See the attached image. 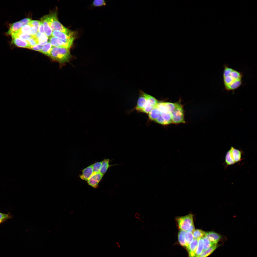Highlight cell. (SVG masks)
I'll list each match as a JSON object with an SVG mask.
<instances>
[{"label":"cell","instance_id":"cell-9","mask_svg":"<svg viewBox=\"0 0 257 257\" xmlns=\"http://www.w3.org/2000/svg\"><path fill=\"white\" fill-rule=\"evenodd\" d=\"M52 36L68 41L74 42L76 36L68 35L65 33L60 31H52Z\"/></svg>","mask_w":257,"mask_h":257},{"label":"cell","instance_id":"cell-36","mask_svg":"<svg viewBox=\"0 0 257 257\" xmlns=\"http://www.w3.org/2000/svg\"><path fill=\"white\" fill-rule=\"evenodd\" d=\"M41 22V21L39 20H32L30 21L28 25L31 27H36L38 28Z\"/></svg>","mask_w":257,"mask_h":257},{"label":"cell","instance_id":"cell-35","mask_svg":"<svg viewBox=\"0 0 257 257\" xmlns=\"http://www.w3.org/2000/svg\"><path fill=\"white\" fill-rule=\"evenodd\" d=\"M106 4V3L104 0H94L93 1L92 3V5L95 7L105 5Z\"/></svg>","mask_w":257,"mask_h":257},{"label":"cell","instance_id":"cell-17","mask_svg":"<svg viewBox=\"0 0 257 257\" xmlns=\"http://www.w3.org/2000/svg\"><path fill=\"white\" fill-rule=\"evenodd\" d=\"M198 240L194 239L190 245L188 252L189 257H196L195 253L197 247Z\"/></svg>","mask_w":257,"mask_h":257},{"label":"cell","instance_id":"cell-27","mask_svg":"<svg viewBox=\"0 0 257 257\" xmlns=\"http://www.w3.org/2000/svg\"><path fill=\"white\" fill-rule=\"evenodd\" d=\"M48 37L44 33H41L37 38L38 44L41 46L44 45L47 42Z\"/></svg>","mask_w":257,"mask_h":257},{"label":"cell","instance_id":"cell-7","mask_svg":"<svg viewBox=\"0 0 257 257\" xmlns=\"http://www.w3.org/2000/svg\"><path fill=\"white\" fill-rule=\"evenodd\" d=\"M147 101L142 112L148 114L155 109L159 103L158 100L152 96L146 94Z\"/></svg>","mask_w":257,"mask_h":257},{"label":"cell","instance_id":"cell-28","mask_svg":"<svg viewBox=\"0 0 257 257\" xmlns=\"http://www.w3.org/2000/svg\"><path fill=\"white\" fill-rule=\"evenodd\" d=\"M225 161L227 166L232 165L235 163L232 158L230 150L228 151L226 154Z\"/></svg>","mask_w":257,"mask_h":257},{"label":"cell","instance_id":"cell-38","mask_svg":"<svg viewBox=\"0 0 257 257\" xmlns=\"http://www.w3.org/2000/svg\"><path fill=\"white\" fill-rule=\"evenodd\" d=\"M10 217L8 214H5L0 213V223Z\"/></svg>","mask_w":257,"mask_h":257},{"label":"cell","instance_id":"cell-10","mask_svg":"<svg viewBox=\"0 0 257 257\" xmlns=\"http://www.w3.org/2000/svg\"><path fill=\"white\" fill-rule=\"evenodd\" d=\"M138 99L136 109L138 111L142 112L147 101L146 93L141 91Z\"/></svg>","mask_w":257,"mask_h":257},{"label":"cell","instance_id":"cell-42","mask_svg":"<svg viewBox=\"0 0 257 257\" xmlns=\"http://www.w3.org/2000/svg\"><path fill=\"white\" fill-rule=\"evenodd\" d=\"M44 26L43 23L41 22L38 28V32L40 33H44Z\"/></svg>","mask_w":257,"mask_h":257},{"label":"cell","instance_id":"cell-37","mask_svg":"<svg viewBox=\"0 0 257 257\" xmlns=\"http://www.w3.org/2000/svg\"><path fill=\"white\" fill-rule=\"evenodd\" d=\"M38 28L36 27H31L29 33V35H36L38 32Z\"/></svg>","mask_w":257,"mask_h":257},{"label":"cell","instance_id":"cell-21","mask_svg":"<svg viewBox=\"0 0 257 257\" xmlns=\"http://www.w3.org/2000/svg\"><path fill=\"white\" fill-rule=\"evenodd\" d=\"M186 232L180 230L178 234V239L179 243L183 247L186 248V243L185 238Z\"/></svg>","mask_w":257,"mask_h":257},{"label":"cell","instance_id":"cell-15","mask_svg":"<svg viewBox=\"0 0 257 257\" xmlns=\"http://www.w3.org/2000/svg\"><path fill=\"white\" fill-rule=\"evenodd\" d=\"M230 150L232 158L235 163L241 160L242 153L240 151L233 147H231Z\"/></svg>","mask_w":257,"mask_h":257},{"label":"cell","instance_id":"cell-19","mask_svg":"<svg viewBox=\"0 0 257 257\" xmlns=\"http://www.w3.org/2000/svg\"><path fill=\"white\" fill-rule=\"evenodd\" d=\"M217 244H214L209 248L203 251L198 257H207L211 254L218 247Z\"/></svg>","mask_w":257,"mask_h":257},{"label":"cell","instance_id":"cell-16","mask_svg":"<svg viewBox=\"0 0 257 257\" xmlns=\"http://www.w3.org/2000/svg\"><path fill=\"white\" fill-rule=\"evenodd\" d=\"M23 25L20 21H18L11 24L10 25L9 30L7 32V35H10L13 33L19 30Z\"/></svg>","mask_w":257,"mask_h":257},{"label":"cell","instance_id":"cell-4","mask_svg":"<svg viewBox=\"0 0 257 257\" xmlns=\"http://www.w3.org/2000/svg\"><path fill=\"white\" fill-rule=\"evenodd\" d=\"M176 220L180 230L186 232L188 231L193 223V216L190 214L184 216L177 217Z\"/></svg>","mask_w":257,"mask_h":257},{"label":"cell","instance_id":"cell-20","mask_svg":"<svg viewBox=\"0 0 257 257\" xmlns=\"http://www.w3.org/2000/svg\"><path fill=\"white\" fill-rule=\"evenodd\" d=\"M11 37H16L25 41H27L31 36L22 33L18 31L12 33L11 35Z\"/></svg>","mask_w":257,"mask_h":257},{"label":"cell","instance_id":"cell-43","mask_svg":"<svg viewBox=\"0 0 257 257\" xmlns=\"http://www.w3.org/2000/svg\"><path fill=\"white\" fill-rule=\"evenodd\" d=\"M195 230L194 226L193 223L191 225L187 232L193 233Z\"/></svg>","mask_w":257,"mask_h":257},{"label":"cell","instance_id":"cell-3","mask_svg":"<svg viewBox=\"0 0 257 257\" xmlns=\"http://www.w3.org/2000/svg\"><path fill=\"white\" fill-rule=\"evenodd\" d=\"M49 57L61 65L69 62L71 57L70 49L52 47Z\"/></svg>","mask_w":257,"mask_h":257},{"label":"cell","instance_id":"cell-6","mask_svg":"<svg viewBox=\"0 0 257 257\" xmlns=\"http://www.w3.org/2000/svg\"><path fill=\"white\" fill-rule=\"evenodd\" d=\"M49 42L52 46L70 49L72 46L73 42L68 41L51 36L49 38Z\"/></svg>","mask_w":257,"mask_h":257},{"label":"cell","instance_id":"cell-5","mask_svg":"<svg viewBox=\"0 0 257 257\" xmlns=\"http://www.w3.org/2000/svg\"><path fill=\"white\" fill-rule=\"evenodd\" d=\"M172 123L175 124L185 123L183 106L180 103L171 113Z\"/></svg>","mask_w":257,"mask_h":257},{"label":"cell","instance_id":"cell-2","mask_svg":"<svg viewBox=\"0 0 257 257\" xmlns=\"http://www.w3.org/2000/svg\"><path fill=\"white\" fill-rule=\"evenodd\" d=\"M46 15L48 24L52 31H60L68 35L76 36V32L67 28L59 21L58 18L57 10L51 12Z\"/></svg>","mask_w":257,"mask_h":257},{"label":"cell","instance_id":"cell-26","mask_svg":"<svg viewBox=\"0 0 257 257\" xmlns=\"http://www.w3.org/2000/svg\"><path fill=\"white\" fill-rule=\"evenodd\" d=\"M204 242L202 238L198 240L197 247L195 253L196 257H198L203 251Z\"/></svg>","mask_w":257,"mask_h":257},{"label":"cell","instance_id":"cell-18","mask_svg":"<svg viewBox=\"0 0 257 257\" xmlns=\"http://www.w3.org/2000/svg\"><path fill=\"white\" fill-rule=\"evenodd\" d=\"M166 107L168 111L172 113L175 110L178 106L181 103L180 101L174 103L164 102Z\"/></svg>","mask_w":257,"mask_h":257},{"label":"cell","instance_id":"cell-1","mask_svg":"<svg viewBox=\"0 0 257 257\" xmlns=\"http://www.w3.org/2000/svg\"><path fill=\"white\" fill-rule=\"evenodd\" d=\"M223 76L225 88L227 91H234L242 85V73L227 65H224Z\"/></svg>","mask_w":257,"mask_h":257},{"label":"cell","instance_id":"cell-24","mask_svg":"<svg viewBox=\"0 0 257 257\" xmlns=\"http://www.w3.org/2000/svg\"><path fill=\"white\" fill-rule=\"evenodd\" d=\"M161 112L155 108L152 110L148 114L149 118L152 120L154 121L161 116Z\"/></svg>","mask_w":257,"mask_h":257},{"label":"cell","instance_id":"cell-32","mask_svg":"<svg viewBox=\"0 0 257 257\" xmlns=\"http://www.w3.org/2000/svg\"><path fill=\"white\" fill-rule=\"evenodd\" d=\"M93 174L100 172L102 165V161L97 162L92 164Z\"/></svg>","mask_w":257,"mask_h":257},{"label":"cell","instance_id":"cell-29","mask_svg":"<svg viewBox=\"0 0 257 257\" xmlns=\"http://www.w3.org/2000/svg\"><path fill=\"white\" fill-rule=\"evenodd\" d=\"M205 232L203 230L197 229H195L193 234L194 239L198 240L205 236Z\"/></svg>","mask_w":257,"mask_h":257},{"label":"cell","instance_id":"cell-25","mask_svg":"<svg viewBox=\"0 0 257 257\" xmlns=\"http://www.w3.org/2000/svg\"><path fill=\"white\" fill-rule=\"evenodd\" d=\"M52 46L49 42L43 46L40 52L49 56L52 48Z\"/></svg>","mask_w":257,"mask_h":257},{"label":"cell","instance_id":"cell-34","mask_svg":"<svg viewBox=\"0 0 257 257\" xmlns=\"http://www.w3.org/2000/svg\"><path fill=\"white\" fill-rule=\"evenodd\" d=\"M31 27L29 25H26L23 26L18 31L22 33L29 35Z\"/></svg>","mask_w":257,"mask_h":257},{"label":"cell","instance_id":"cell-13","mask_svg":"<svg viewBox=\"0 0 257 257\" xmlns=\"http://www.w3.org/2000/svg\"><path fill=\"white\" fill-rule=\"evenodd\" d=\"M205 236L214 244H216L221 238L219 234L213 231L205 232Z\"/></svg>","mask_w":257,"mask_h":257},{"label":"cell","instance_id":"cell-30","mask_svg":"<svg viewBox=\"0 0 257 257\" xmlns=\"http://www.w3.org/2000/svg\"><path fill=\"white\" fill-rule=\"evenodd\" d=\"M161 113V116L166 122L167 124L172 123L171 113Z\"/></svg>","mask_w":257,"mask_h":257},{"label":"cell","instance_id":"cell-33","mask_svg":"<svg viewBox=\"0 0 257 257\" xmlns=\"http://www.w3.org/2000/svg\"><path fill=\"white\" fill-rule=\"evenodd\" d=\"M27 41L30 46V47L38 44L37 38L35 35L31 36Z\"/></svg>","mask_w":257,"mask_h":257},{"label":"cell","instance_id":"cell-11","mask_svg":"<svg viewBox=\"0 0 257 257\" xmlns=\"http://www.w3.org/2000/svg\"><path fill=\"white\" fill-rule=\"evenodd\" d=\"M12 43L20 48L30 49V46L27 41H25L16 37H12Z\"/></svg>","mask_w":257,"mask_h":257},{"label":"cell","instance_id":"cell-39","mask_svg":"<svg viewBox=\"0 0 257 257\" xmlns=\"http://www.w3.org/2000/svg\"><path fill=\"white\" fill-rule=\"evenodd\" d=\"M154 121L163 125H167L166 122L160 116L155 120Z\"/></svg>","mask_w":257,"mask_h":257},{"label":"cell","instance_id":"cell-14","mask_svg":"<svg viewBox=\"0 0 257 257\" xmlns=\"http://www.w3.org/2000/svg\"><path fill=\"white\" fill-rule=\"evenodd\" d=\"M41 20L44 26V33L49 38L51 37L52 31L48 24L46 15L42 17L41 18Z\"/></svg>","mask_w":257,"mask_h":257},{"label":"cell","instance_id":"cell-12","mask_svg":"<svg viewBox=\"0 0 257 257\" xmlns=\"http://www.w3.org/2000/svg\"><path fill=\"white\" fill-rule=\"evenodd\" d=\"M82 173V174L79 175L80 178L82 180L87 181L93 174L92 164L84 169Z\"/></svg>","mask_w":257,"mask_h":257},{"label":"cell","instance_id":"cell-8","mask_svg":"<svg viewBox=\"0 0 257 257\" xmlns=\"http://www.w3.org/2000/svg\"><path fill=\"white\" fill-rule=\"evenodd\" d=\"M103 176L100 172L93 174L87 181L88 184L94 188H97Z\"/></svg>","mask_w":257,"mask_h":257},{"label":"cell","instance_id":"cell-40","mask_svg":"<svg viewBox=\"0 0 257 257\" xmlns=\"http://www.w3.org/2000/svg\"><path fill=\"white\" fill-rule=\"evenodd\" d=\"M42 47L43 46L38 44L34 46L30 47V49L40 52L42 49Z\"/></svg>","mask_w":257,"mask_h":257},{"label":"cell","instance_id":"cell-22","mask_svg":"<svg viewBox=\"0 0 257 257\" xmlns=\"http://www.w3.org/2000/svg\"><path fill=\"white\" fill-rule=\"evenodd\" d=\"M109 159H105L102 161V165L100 172L103 175L105 173L109 167L112 166L109 164Z\"/></svg>","mask_w":257,"mask_h":257},{"label":"cell","instance_id":"cell-31","mask_svg":"<svg viewBox=\"0 0 257 257\" xmlns=\"http://www.w3.org/2000/svg\"><path fill=\"white\" fill-rule=\"evenodd\" d=\"M202 238L204 242L203 251L209 248L215 244L210 242L205 236L203 237Z\"/></svg>","mask_w":257,"mask_h":257},{"label":"cell","instance_id":"cell-23","mask_svg":"<svg viewBox=\"0 0 257 257\" xmlns=\"http://www.w3.org/2000/svg\"><path fill=\"white\" fill-rule=\"evenodd\" d=\"M185 238L186 243V248L188 251L190 245L193 240L194 237L192 233L186 232L185 234Z\"/></svg>","mask_w":257,"mask_h":257},{"label":"cell","instance_id":"cell-41","mask_svg":"<svg viewBox=\"0 0 257 257\" xmlns=\"http://www.w3.org/2000/svg\"><path fill=\"white\" fill-rule=\"evenodd\" d=\"M31 20V19L29 18H26L21 20L20 21L22 24L23 26L28 25Z\"/></svg>","mask_w":257,"mask_h":257}]
</instances>
